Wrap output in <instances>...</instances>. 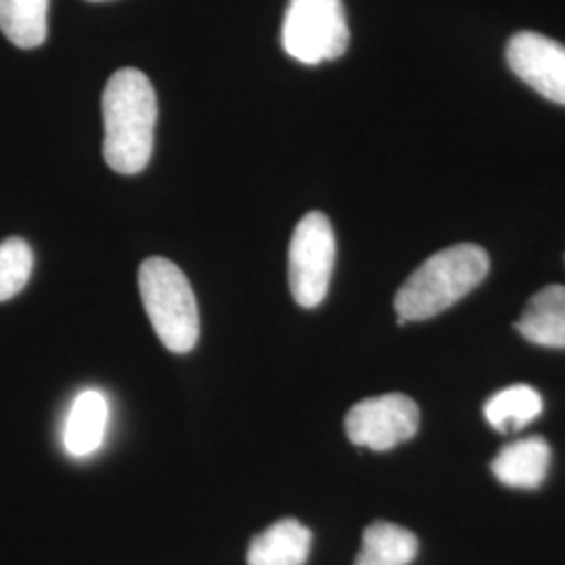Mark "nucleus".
<instances>
[{"label": "nucleus", "instance_id": "1", "mask_svg": "<svg viewBox=\"0 0 565 565\" xmlns=\"http://www.w3.org/2000/svg\"><path fill=\"white\" fill-rule=\"evenodd\" d=\"M103 158L120 174H137L153 153L158 99L149 78L135 70H118L103 90Z\"/></svg>", "mask_w": 565, "mask_h": 565}, {"label": "nucleus", "instance_id": "2", "mask_svg": "<svg viewBox=\"0 0 565 565\" xmlns=\"http://www.w3.org/2000/svg\"><path fill=\"white\" fill-rule=\"evenodd\" d=\"M490 268L480 245L461 243L427 258L396 294L398 323L431 319L484 281Z\"/></svg>", "mask_w": 565, "mask_h": 565}, {"label": "nucleus", "instance_id": "3", "mask_svg": "<svg viewBox=\"0 0 565 565\" xmlns=\"http://www.w3.org/2000/svg\"><path fill=\"white\" fill-rule=\"evenodd\" d=\"M142 306L160 342L174 354H186L200 338L195 294L181 268L166 258H149L139 268Z\"/></svg>", "mask_w": 565, "mask_h": 565}, {"label": "nucleus", "instance_id": "4", "mask_svg": "<svg viewBox=\"0 0 565 565\" xmlns=\"http://www.w3.org/2000/svg\"><path fill=\"white\" fill-rule=\"evenodd\" d=\"M350 32L342 0H289L282 18L285 53L306 65L342 57Z\"/></svg>", "mask_w": 565, "mask_h": 565}, {"label": "nucleus", "instance_id": "5", "mask_svg": "<svg viewBox=\"0 0 565 565\" xmlns=\"http://www.w3.org/2000/svg\"><path fill=\"white\" fill-rule=\"evenodd\" d=\"M335 264V235L329 218L310 212L296 226L289 243V289L302 308L323 302Z\"/></svg>", "mask_w": 565, "mask_h": 565}, {"label": "nucleus", "instance_id": "6", "mask_svg": "<svg viewBox=\"0 0 565 565\" xmlns=\"http://www.w3.org/2000/svg\"><path fill=\"white\" fill-rule=\"evenodd\" d=\"M419 406L404 394H384L354 404L345 415L350 443L371 450H390L411 440L419 429Z\"/></svg>", "mask_w": 565, "mask_h": 565}, {"label": "nucleus", "instance_id": "7", "mask_svg": "<svg viewBox=\"0 0 565 565\" xmlns=\"http://www.w3.org/2000/svg\"><path fill=\"white\" fill-rule=\"evenodd\" d=\"M507 61L527 86L565 105V44L539 32H518L507 44Z\"/></svg>", "mask_w": 565, "mask_h": 565}, {"label": "nucleus", "instance_id": "8", "mask_svg": "<svg viewBox=\"0 0 565 565\" xmlns=\"http://www.w3.org/2000/svg\"><path fill=\"white\" fill-rule=\"evenodd\" d=\"M551 467V448L545 438L530 436L499 450L492 461V473L509 488L534 490L546 480Z\"/></svg>", "mask_w": 565, "mask_h": 565}, {"label": "nucleus", "instance_id": "9", "mask_svg": "<svg viewBox=\"0 0 565 565\" xmlns=\"http://www.w3.org/2000/svg\"><path fill=\"white\" fill-rule=\"evenodd\" d=\"M312 548V532L298 520L266 527L247 548V565H303Z\"/></svg>", "mask_w": 565, "mask_h": 565}, {"label": "nucleus", "instance_id": "10", "mask_svg": "<svg viewBox=\"0 0 565 565\" xmlns=\"http://www.w3.org/2000/svg\"><path fill=\"white\" fill-rule=\"evenodd\" d=\"M109 419V404L102 392L86 390L74 401L67 424L63 431V443L72 457H88L99 450L105 438Z\"/></svg>", "mask_w": 565, "mask_h": 565}, {"label": "nucleus", "instance_id": "11", "mask_svg": "<svg viewBox=\"0 0 565 565\" xmlns=\"http://www.w3.org/2000/svg\"><path fill=\"white\" fill-rule=\"evenodd\" d=\"M518 331L527 342L546 348H565V287L548 285L524 308Z\"/></svg>", "mask_w": 565, "mask_h": 565}, {"label": "nucleus", "instance_id": "12", "mask_svg": "<svg viewBox=\"0 0 565 565\" xmlns=\"http://www.w3.org/2000/svg\"><path fill=\"white\" fill-rule=\"evenodd\" d=\"M419 553L417 536L403 525L375 522L364 530L354 565H411Z\"/></svg>", "mask_w": 565, "mask_h": 565}, {"label": "nucleus", "instance_id": "13", "mask_svg": "<svg viewBox=\"0 0 565 565\" xmlns=\"http://www.w3.org/2000/svg\"><path fill=\"white\" fill-rule=\"evenodd\" d=\"M543 413V396L532 385H509L484 406L486 422L501 434L524 429Z\"/></svg>", "mask_w": 565, "mask_h": 565}, {"label": "nucleus", "instance_id": "14", "mask_svg": "<svg viewBox=\"0 0 565 565\" xmlns=\"http://www.w3.org/2000/svg\"><path fill=\"white\" fill-rule=\"evenodd\" d=\"M49 0H0V32L20 49L46 41Z\"/></svg>", "mask_w": 565, "mask_h": 565}, {"label": "nucleus", "instance_id": "15", "mask_svg": "<svg viewBox=\"0 0 565 565\" xmlns=\"http://www.w3.org/2000/svg\"><path fill=\"white\" fill-rule=\"evenodd\" d=\"M34 268L32 247L20 237L0 243V302L15 298L30 281Z\"/></svg>", "mask_w": 565, "mask_h": 565}]
</instances>
